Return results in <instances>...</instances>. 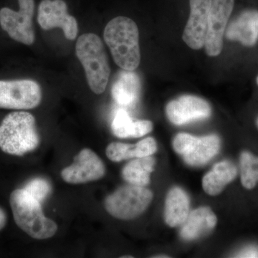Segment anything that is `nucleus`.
Instances as JSON below:
<instances>
[{
    "mask_svg": "<svg viewBox=\"0 0 258 258\" xmlns=\"http://www.w3.org/2000/svg\"><path fill=\"white\" fill-rule=\"evenodd\" d=\"M105 42L111 50L115 63L125 71H134L141 62L139 29L132 19L117 17L103 32Z\"/></svg>",
    "mask_w": 258,
    "mask_h": 258,
    "instance_id": "nucleus-1",
    "label": "nucleus"
},
{
    "mask_svg": "<svg viewBox=\"0 0 258 258\" xmlns=\"http://www.w3.org/2000/svg\"><path fill=\"white\" fill-rule=\"evenodd\" d=\"M40 144L35 117L26 111H15L0 124V149L10 155L23 156Z\"/></svg>",
    "mask_w": 258,
    "mask_h": 258,
    "instance_id": "nucleus-2",
    "label": "nucleus"
},
{
    "mask_svg": "<svg viewBox=\"0 0 258 258\" xmlns=\"http://www.w3.org/2000/svg\"><path fill=\"white\" fill-rule=\"evenodd\" d=\"M10 203L15 223L32 238L45 240L55 235V222L45 216L41 203L25 190H14L10 195Z\"/></svg>",
    "mask_w": 258,
    "mask_h": 258,
    "instance_id": "nucleus-3",
    "label": "nucleus"
},
{
    "mask_svg": "<svg viewBox=\"0 0 258 258\" xmlns=\"http://www.w3.org/2000/svg\"><path fill=\"white\" fill-rule=\"evenodd\" d=\"M76 52L84 68L90 88L93 93L101 94L106 91L111 74L101 39L96 34H83L76 42Z\"/></svg>",
    "mask_w": 258,
    "mask_h": 258,
    "instance_id": "nucleus-4",
    "label": "nucleus"
},
{
    "mask_svg": "<svg viewBox=\"0 0 258 258\" xmlns=\"http://www.w3.org/2000/svg\"><path fill=\"white\" fill-rule=\"evenodd\" d=\"M153 194L144 186H122L105 200V208L110 215L120 220H129L142 215L152 203Z\"/></svg>",
    "mask_w": 258,
    "mask_h": 258,
    "instance_id": "nucleus-5",
    "label": "nucleus"
},
{
    "mask_svg": "<svg viewBox=\"0 0 258 258\" xmlns=\"http://www.w3.org/2000/svg\"><path fill=\"white\" fill-rule=\"evenodd\" d=\"M40 85L30 79L0 81V108L29 110L41 103Z\"/></svg>",
    "mask_w": 258,
    "mask_h": 258,
    "instance_id": "nucleus-6",
    "label": "nucleus"
},
{
    "mask_svg": "<svg viewBox=\"0 0 258 258\" xmlns=\"http://www.w3.org/2000/svg\"><path fill=\"white\" fill-rule=\"evenodd\" d=\"M18 12L3 8L0 10V25L4 31L15 41L30 45L35 42L33 18L34 0H18Z\"/></svg>",
    "mask_w": 258,
    "mask_h": 258,
    "instance_id": "nucleus-7",
    "label": "nucleus"
},
{
    "mask_svg": "<svg viewBox=\"0 0 258 258\" xmlns=\"http://www.w3.org/2000/svg\"><path fill=\"white\" fill-rule=\"evenodd\" d=\"M106 174V166L101 158L90 149H83L74 158V162L61 171L66 182L79 184L101 179Z\"/></svg>",
    "mask_w": 258,
    "mask_h": 258,
    "instance_id": "nucleus-8",
    "label": "nucleus"
},
{
    "mask_svg": "<svg viewBox=\"0 0 258 258\" xmlns=\"http://www.w3.org/2000/svg\"><path fill=\"white\" fill-rule=\"evenodd\" d=\"M37 21L45 30L62 29L68 40H75L79 32L77 21L68 13L63 0H42L39 5Z\"/></svg>",
    "mask_w": 258,
    "mask_h": 258,
    "instance_id": "nucleus-9",
    "label": "nucleus"
},
{
    "mask_svg": "<svg viewBox=\"0 0 258 258\" xmlns=\"http://www.w3.org/2000/svg\"><path fill=\"white\" fill-rule=\"evenodd\" d=\"M235 0H212L209 15L208 33L205 40V51L209 56L215 57L221 53L223 36L227 22L233 10Z\"/></svg>",
    "mask_w": 258,
    "mask_h": 258,
    "instance_id": "nucleus-10",
    "label": "nucleus"
},
{
    "mask_svg": "<svg viewBox=\"0 0 258 258\" xmlns=\"http://www.w3.org/2000/svg\"><path fill=\"white\" fill-rule=\"evenodd\" d=\"M212 1L189 0L190 15L183 33V40L193 50H200L205 46Z\"/></svg>",
    "mask_w": 258,
    "mask_h": 258,
    "instance_id": "nucleus-11",
    "label": "nucleus"
},
{
    "mask_svg": "<svg viewBox=\"0 0 258 258\" xmlns=\"http://www.w3.org/2000/svg\"><path fill=\"white\" fill-rule=\"evenodd\" d=\"M211 112V107L208 102L200 97L191 95L179 97L169 102L166 107L168 119L178 125L208 118Z\"/></svg>",
    "mask_w": 258,
    "mask_h": 258,
    "instance_id": "nucleus-12",
    "label": "nucleus"
},
{
    "mask_svg": "<svg viewBox=\"0 0 258 258\" xmlns=\"http://www.w3.org/2000/svg\"><path fill=\"white\" fill-rule=\"evenodd\" d=\"M226 37L244 46H254L258 40L257 10H244L240 13L229 25Z\"/></svg>",
    "mask_w": 258,
    "mask_h": 258,
    "instance_id": "nucleus-13",
    "label": "nucleus"
},
{
    "mask_svg": "<svg viewBox=\"0 0 258 258\" xmlns=\"http://www.w3.org/2000/svg\"><path fill=\"white\" fill-rule=\"evenodd\" d=\"M217 219L211 209L203 207L194 210L181 225L180 235L185 240H194L208 235L217 225Z\"/></svg>",
    "mask_w": 258,
    "mask_h": 258,
    "instance_id": "nucleus-14",
    "label": "nucleus"
},
{
    "mask_svg": "<svg viewBox=\"0 0 258 258\" xmlns=\"http://www.w3.org/2000/svg\"><path fill=\"white\" fill-rule=\"evenodd\" d=\"M142 83L138 75L132 71H121L112 86L113 99L122 106H132L139 101Z\"/></svg>",
    "mask_w": 258,
    "mask_h": 258,
    "instance_id": "nucleus-15",
    "label": "nucleus"
},
{
    "mask_svg": "<svg viewBox=\"0 0 258 258\" xmlns=\"http://www.w3.org/2000/svg\"><path fill=\"white\" fill-rule=\"evenodd\" d=\"M220 148V138L216 135L201 138L191 135L189 147L183 154V159L190 166L204 165L216 155Z\"/></svg>",
    "mask_w": 258,
    "mask_h": 258,
    "instance_id": "nucleus-16",
    "label": "nucleus"
},
{
    "mask_svg": "<svg viewBox=\"0 0 258 258\" xmlns=\"http://www.w3.org/2000/svg\"><path fill=\"white\" fill-rule=\"evenodd\" d=\"M238 174L237 166L230 161H223L214 166L212 171L205 174L203 187L205 192L216 196L223 191L227 184L233 181Z\"/></svg>",
    "mask_w": 258,
    "mask_h": 258,
    "instance_id": "nucleus-17",
    "label": "nucleus"
},
{
    "mask_svg": "<svg viewBox=\"0 0 258 258\" xmlns=\"http://www.w3.org/2000/svg\"><path fill=\"white\" fill-rule=\"evenodd\" d=\"M189 212V199L186 193L179 187L171 189L166 198V223L171 227L181 225L187 218Z\"/></svg>",
    "mask_w": 258,
    "mask_h": 258,
    "instance_id": "nucleus-18",
    "label": "nucleus"
},
{
    "mask_svg": "<svg viewBox=\"0 0 258 258\" xmlns=\"http://www.w3.org/2000/svg\"><path fill=\"white\" fill-rule=\"evenodd\" d=\"M111 129L118 138H139L152 132L153 123L150 120H134L125 110L120 109L115 113Z\"/></svg>",
    "mask_w": 258,
    "mask_h": 258,
    "instance_id": "nucleus-19",
    "label": "nucleus"
},
{
    "mask_svg": "<svg viewBox=\"0 0 258 258\" xmlns=\"http://www.w3.org/2000/svg\"><path fill=\"white\" fill-rule=\"evenodd\" d=\"M155 159L150 157L137 158L130 161L122 171L125 181L135 186H146L150 182V174L154 170Z\"/></svg>",
    "mask_w": 258,
    "mask_h": 258,
    "instance_id": "nucleus-20",
    "label": "nucleus"
},
{
    "mask_svg": "<svg viewBox=\"0 0 258 258\" xmlns=\"http://www.w3.org/2000/svg\"><path fill=\"white\" fill-rule=\"evenodd\" d=\"M241 184L244 189L252 190L258 184V157L248 151L240 156Z\"/></svg>",
    "mask_w": 258,
    "mask_h": 258,
    "instance_id": "nucleus-21",
    "label": "nucleus"
},
{
    "mask_svg": "<svg viewBox=\"0 0 258 258\" xmlns=\"http://www.w3.org/2000/svg\"><path fill=\"white\" fill-rule=\"evenodd\" d=\"M107 157L112 161L119 162L132 158H140L138 144H127L113 142L106 148Z\"/></svg>",
    "mask_w": 258,
    "mask_h": 258,
    "instance_id": "nucleus-22",
    "label": "nucleus"
},
{
    "mask_svg": "<svg viewBox=\"0 0 258 258\" xmlns=\"http://www.w3.org/2000/svg\"><path fill=\"white\" fill-rule=\"evenodd\" d=\"M24 190L39 203H42L51 192V185L47 180L36 178L29 181Z\"/></svg>",
    "mask_w": 258,
    "mask_h": 258,
    "instance_id": "nucleus-23",
    "label": "nucleus"
},
{
    "mask_svg": "<svg viewBox=\"0 0 258 258\" xmlns=\"http://www.w3.org/2000/svg\"><path fill=\"white\" fill-rule=\"evenodd\" d=\"M237 257H258V248L251 247L243 249L236 256Z\"/></svg>",
    "mask_w": 258,
    "mask_h": 258,
    "instance_id": "nucleus-24",
    "label": "nucleus"
},
{
    "mask_svg": "<svg viewBox=\"0 0 258 258\" xmlns=\"http://www.w3.org/2000/svg\"><path fill=\"white\" fill-rule=\"evenodd\" d=\"M8 220L6 212L3 208H0V230H3L5 227Z\"/></svg>",
    "mask_w": 258,
    "mask_h": 258,
    "instance_id": "nucleus-25",
    "label": "nucleus"
},
{
    "mask_svg": "<svg viewBox=\"0 0 258 258\" xmlns=\"http://www.w3.org/2000/svg\"><path fill=\"white\" fill-rule=\"evenodd\" d=\"M157 257V258L158 257H159V258H162V257H165L166 258H166H167V257H168V256H156V257Z\"/></svg>",
    "mask_w": 258,
    "mask_h": 258,
    "instance_id": "nucleus-26",
    "label": "nucleus"
},
{
    "mask_svg": "<svg viewBox=\"0 0 258 258\" xmlns=\"http://www.w3.org/2000/svg\"><path fill=\"white\" fill-rule=\"evenodd\" d=\"M256 126H257V128L258 129V116L257 119H256Z\"/></svg>",
    "mask_w": 258,
    "mask_h": 258,
    "instance_id": "nucleus-27",
    "label": "nucleus"
},
{
    "mask_svg": "<svg viewBox=\"0 0 258 258\" xmlns=\"http://www.w3.org/2000/svg\"><path fill=\"white\" fill-rule=\"evenodd\" d=\"M256 81H257V84L258 85V76L257 77V79H256Z\"/></svg>",
    "mask_w": 258,
    "mask_h": 258,
    "instance_id": "nucleus-28",
    "label": "nucleus"
}]
</instances>
